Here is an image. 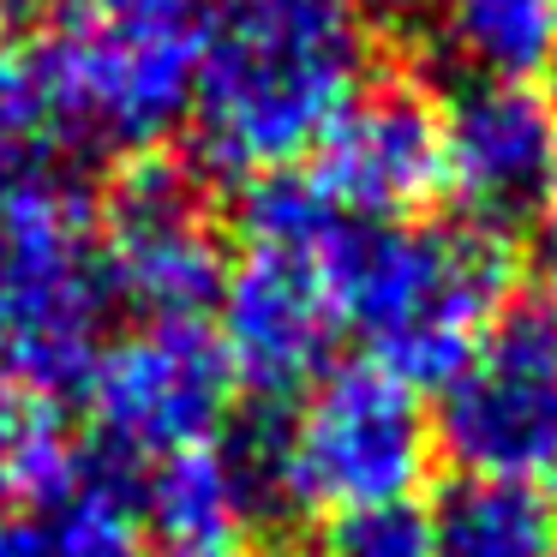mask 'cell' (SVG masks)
I'll return each instance as SVG.
<instances>
[{"label": "cell", "instance_id": "cell-8", "mask_svg": "<svg viewBox=\"0 0 557 557\" xmlns=\"http://www.w3.org/2000/svg\"><path fill=\"white\" fill-rule=\"evenodd\" d=\"M78 389L102 449L138 468L216 444L234 408L228 360L205 324H138L102 342Z\"/></svg>", "mask_w": 557, "mask_h": 557}, {"label": "cell", "instance_id": "cell-19", "mask_svg": "<svg viewBox=\"0 0 557 557\" xmlns=\"http://www.w3.org/2000/svg\"><path fill=\"white\" fill-rule=\"evenodd\" d=\"M54 13V0H0V37L7 30H25V25H42Z\"/></svg>", "mask_w": 557, "mask_h": 557}, {"label": "cell", "instance_id": "cell-15", "mask_svg": "<svg viewBox=\"0 0 557 557\" xmlns=\"http://www.w3.org/2000/svg\"><path fill=\"white\" fill-rule=\"evenodd\" d=\"M473 78H533L557 54V0H437Z\"/></svg>", "mask_w": 557, "mask_h": 557}, {"label": "cell", "instance_id": "cell-9", "mask_svg": "<svg viewBox=\"0 0 557 557\" xmlns=\"http://www.w3.org/2000/svg\"><path fill=\"white\" fill-rule=\"evenodd\" d=\"M330 246H246L216 294V348L234 389L252 396H300L330 366L342 336Z\"/></svg>", "mask_w": 557, "mask_h": 557}, {"label": "cell", "instance_id": "cell-22", "mask_svg": "<svg viewBox=\"0 0 557 557\" xmlns=\"http://www.w3.org/2000/svg\"><path fill=\"white\" fill-rule=\"evenodd\" d=\"M540 210H545V222H552V246H557V181H552V193H545Z\"/></svg>", "mask_w": 557, "mask_h": 557}, {"label": "cell", "instance_id": "cell-16", "mask_svg": "<svg viewBox=\"0 0 557 557\" xmlns=\"http://www.w3.org/2000/svg\"><path fill=\"white\" fill-rule=\"evenodd\" d=\"M78 480L66 425L37 396H0V516L42 504Z\"/></svg>", "mask_w": 557, "mask_h": 557}, {"label": "cell", "instance_id": "cell-21", "mask_svg": "<svg viewBox=\"0 0 557 557\" xmlns=\"http://www.w3.org/2000/svg\"><path fill=\"white\" fill-rule=\"evenodd\" d=\"M336 7H342V13L360 18V13H377V7H396V0H336Z\"/></svg>", "mask_w": 557, "mask_h": 557}, {"label": "cell", "instance_id": "cell-11", "mask_svg": "<svg viewBox=\"0 0 557 557\" xmlns=\"http://www.w3.org/2000/svg\"><path fill=\"white\" fill-rule=\"evenodd\" d=\"M300 174L342 222L408 216L444 186L437 109L413 85H366L318 138Z\"/></svg>", "mask_w": 557, "mask_h": 557}, {"label": "cell", "instance_id": "cell-3", "mask_svg": "<svg viewBox=\"0 0 557 557\" xmlns=\"http://www.w3.org/2000/svg\"><path fill=\"white\" fill-rule=\"evenodd\" d=\"M198 49L205 0H66L30 54L42 121L102 157H157L193 114Z\"/></svg>", "mask_w": 557, "mask_h": 557}, {"label": "cell", "instance_id": "cell-10", "mask_svg": "<svg viewBox=\"0 0 557 557\" xmlns=\"http://www.w3.org/2000/svg\"><path fill=\"white\" fill-rule=\"evenodd\" d=\"M444 186L480 228L528 216L557 181V102L533 78H468L437 114Z\"/></svg>", "mask_w": 557, "mask_h": 557}, {"label": "cell", "instance_id": "cell-2", "mask_svg": "<svg viewBox=\"0 0 557 557\" xmlns=\"http://www.w3.org/2000/svg\"><path fill=\"white\" fill-rule=\"evenodd\" d=\"M342 330L401 384H449L509 300V252L480 222H354L330 252Z\"/></svg>", "mask_w": 557, "mask_h": 557}, {"label": "cell", "instance_id": "cell-18", "mask_svg": "<svg viewBox=\"0 0 557 557\" xmlns=\"http://www.w3.org/2000/svg\"><path fill=\"white\" fill-rule=\"evenodd\" d=\"M42 133H49V121H42L30 54H18L13 42L0 37V169H7V162H25Z\"/></svg>", "mask_w": 557, "mask_h": 557}, {"label": "cell", "instance_id": "cell-5", "mask_svg": "<svg viewBox=\"0 0 557 557\" xmlns=\"http://www.w3.org/2000/svg\"><path fill=\"white\" fill-rule=\"evenodd\" d=\"M437 432L420 389L372 360L324 366L300 389V408L282 425L264 461V485L306 516H360L420 492Z\"/></svg>", "mask_w": 557, "mask_h": 557}, {"label": "cell", "instance_id": "cell-1", "mask_svg": "<svg viewBox=\"0 0 557 557\" xmlns=\"http://www.w3.org/2000/svg\"><path fill=\"white\" fill-rule=\"evenodd\" d=\"M366 90L360 18L336 0H205L193 145L222 181H264L318 150Z\"/></svg>", "mask_w": 557, "mask_h": 557}, {"label": "cell", "instance_id": "cell-20", "mask_svg": "<svg viewBox=\"0 0 557 557\" xmlns=\"http://www.w3.org/2000/svg\"><path fill=\"white\" fill-rule=\"evenodd\" d=\"M162 557H246L240 545H169Z\"/></svg>", "mask_w": 557, "mask_h": 557}, {"label": "cell", "instance_id": "cell-6", "mask_svg": "<svg viewBox=\"0 0 557 557\" xmlns=\"http://www.w3.org/2000/svg\"><path fill=\"white\" fill-rule=\"evenodd\" d=\"M437 437L468 473H557V282L504 300L473 360L444 384Z\"/></svg>", "mask_w": 557, "mask_h": 557}, {"label": "cell", "instance_id": "cell-12", "mask_svg": "<svg viewBox=\"0 0 557 557\" xmlns=\"http://www.w3.org/2000/svg\"><path fill=\"white\" fill-rule=\"evenodd\" d=\"M264 492H270L264 461L234 456L216 437V444L157 461L133 504H138V521H150L169 545H234L240 528L258 516Z\"/></svg>", "mask_w": 557, "mask_h": 557}, {"label": "cell", "instance_id": "cell-7", "mask_svg": "<svg viewBox=\"0 0 557 557\" xmlns=\"http://www.w3.org/2000/svg\"><path fill=\"white\" fill-rule=\"evenodd\" d=\"M97 258L109 300L145 324H198L228 276L205 181L174 157H133L114 174L97 210Z\"/></svg>", "mask_w": 557, "mask_h": 557}, {"label": "cell", "instance_id": "cell-13", "mask_svg": "<svg viewBox=\"0 0 557 557\" xmlns=\"http://www.w3.org/2000/svg\"><path fill=\"white\" fill-rule=\"evenodd\" d=\"M145 521L114 473L78 468L66 492L0 516V557H145Z\"/></svg>", "mask_w": 557, "mask_h": 557}, {"label": "cell", "instance_id": "cell-17", "mask_svg": "<svg viewBox=\"0 0 557 557\" xmlns=\"http://www.w3.org/2000/svg\"><path fill=\"white\" fill-rule=\"evenodd\" d=\"M330 557H437L432 509L401 497V504L342 516L336 533H330Z\"/></svg>", "mask_w": 557, "mask_h": 557}, {"label": "cell", "instance_id": "cell-14", "mask_svg": "<svg viewBox=\"0 0 557 557\" xmlns=\"http://www.w3.org/2000/svg\"><path fill=\"white\" fill-rule=\"evenodd\" d=\"M437 557H557V504L533 480L468 473L432 509Z\"/></svg>", "mask_w": 557, "mask_h": 557}, {"label": "cell", "instance_id": "cell-4", "mask_svg": "<svg viewBox=\"0 0 557 557\" xmlns=\"http://www.w3.org/2000/svg\"><path fill=\"white\" fill-rule=\"evenodd\" d=\"M97 205L37 162L0 169V396L78 389L102 354Z\"/></svg>", "mask_w": 557, "mask_h": 557}]
</instances>
